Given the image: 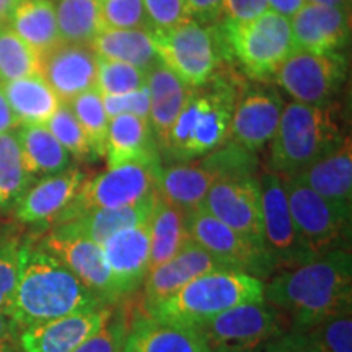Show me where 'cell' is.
I'll return each mask as SVG.
<instances>
[{
  "label": "cell",
  "mask_w": 352,
  "mask_h": 352,
  "mask_svg": "<svg viewBox=\"0 0 352 352\" xmlns=\"http://www.w3.org/2000/svg\"><path fill=\"white\" fill-rule=\"evenodd\" d=\"M264 300L297 331L351 310V250H334L294 270L276 272L264 283Z\"/></svg>",
  "instance_id": "obj_1"
},
{
  "label": "cell",
  "mask_w": 352,
  "mask_h": 352,
  "mask_svg": "<svg viewBox=\"0 0 352 352\" xmlns=\"http://www.w3.org/2000/svg\"><path fill=\"white\" fill-rule=\"evenodd\" d=\"M107 305L63 263L26 239L21 248V266L10 318L16 331L60 318L98 310Z\"/></svg>",
  "instance_id": "obj_2"
},
{
  "label": "cell",
  "mask_w": 352,
  "mask_h": 352,
  "mask_svg": "<svg viewBox=\"0 0 352 352\" xmlns=\"http://www.w3.org/2000/svg\"><path fill=\"white\" fill-rule=\"evenodd\" d=\"M239 88L233 77L219 74L206 85L192 88L158 148L160 158L165 157L170 164L191 162L226 144Z\"/></svg>",
  "instance_id": "obj_3"
},
{
  "label": "cell",
  "mask_w": 352,
  "mask_h": 352,
  "mask_svg": "<svg viewBox=\"0 0 352 352\" xmlns=\"http://www.w3.org/2000/svg\"><path fill=\"white\" fill-rule=\"evenodd\" d=\"M338 111L329 104H284L279 126L270 142V171L296 176L341 144Z\"/></svg>",
  "instance_id": "obj_4"
},
{
  "label": "cell",
  "mask_w": 352,
  "mask_h": 352,
  "mask_svg": "<svg viewBox=\"0 0 352 352\" xmlns=\"http://www.w3.org/2000/svg\"><path fill=\"white\" fill-rule=\"evenodd\" d=\"M264 300V280L230 270L212 271L188 283L144 314L152 318L197 328L228 308Z\"/></svg>",
  "instance_id": "obj_5"
},
{
  "label": "cell",
  "mask_w": 352,
  "mask_h": 352,
  "mask_svg": "<svg viewBox=\"0 0 352 352\" xmlns=\"http://www.w3.org/2000/svg\"><path fill=\"white\" fill-rule=\"evenodd\" d=\"M217 26L227 56L254 82L272 80L279 65L296 50L290 21L271 10L240 23L222 20Z\"/></svg>",
  "instance_id": "obj_6"
},
{
  "label": "cell",
  "mask_w": 352,
  "mask_h": 352,
  "mask_svg": "<svg viewBox=\"0 0 352 352\" xmlns=\"http://www.w3.org/2000/svg\"><path fill=\"white\" fill-rule=\"evenodd\" d=\"M152 38L160 63L191 88L212 80L228 59L217 25L189 20L168 30H152Z\"/></svg>",
  "instance_id": "obj_7"
},
{
  "label": "cell",
  "mask_w": 352,
  "mask_h": 352,
  "mask_svg": "<svg viewBox=\"0 0 352 352\" xmlns=\"http://www.w3.org/2000/svg\"><path fill=\"white\" fill-rule=\"evenodd\" d=\"M162 158L151 157L108 168L96 176H88L78 192L52 226L67 222L78 215L100 209H116L138 204L157 192Z\"/></svg>",
  "instance_id": "obj_8"
},
{
  "label": "cell",
  "mask_w": 352,
  "mask_h": 352,
  "mask_svg": "<svg viewBox=\"0 0 352 352\" xmlns=\"http://www.w3.org/2000/svg\"><path fill=\"white\" fill-rule=\"evenodd\" d=\"M290 215L303 248L315 259L349 248L351 212L324 199L296 176H280Z\"/></svg>",
  "instance_id": "obj_9"
},
{
  "label": "cell",
  "mask_w": 352,
  "mask_h": 352,
  "mask_svg": "<svg viewBox=\"0 0 352 352\" xmlns=\"http://www.w3.org/2000/svg\"><path fill=\"white\" fill-rule=\"evenodd\" d=\"M289 321L266 300L232 307L197 327L210 351L261 349L289 331Z\"/></svg>",
  "instance_id": "obj_10"
},
{
  "label": "cell",
  "mask_w": 352,
  "mask_h": 352,
  "mask_svg": "<svg viewBox=\"0 0 352 352\" xmlns=\"http://www.w3.org/2000/svg\"><path fill=\"white\" fill-rule=\"evenodd\" d=\"M189 239L230 271L267 280L276 274V266L263 246L245 239L204 208L186 212Z\"/></svg>",
  "instance_id": "obj_11"
},
{
  "label": "cell",
  "mask_w": 352,
  "mask_h": 352,
  "mask_svg": "<svg viewBox=\"0 0 352 352\" xmlns=\"http://www.w3.org/2000/svg\"><path fill=\"white\" fill-rule=\"evenodd\" d=\"M346 76L347 60L342 52L314 54L294 50L272 80L297 103L329 104L341 91Z\"/></svg>",
  "instance_id": "obj_12"
},
{
  "label": "cell",
  "mask_w": 352,
  "mask_h": 352,
  "mask_svg": "<svg viewBox=\"0 0 352 352\" xmlns=\"http://www.w3.org/2000/svg\"><path fill=\"white\" fill-rule=\"evenodd\" d=\"M259 192H261V220L263 243L276 266V272L294 270L314 256L303 248L298 239L297 228L290 215L287 196L283 178L274 171H263L259 175Z\"/></svg>",
  "instance_id": "obj_13"
},
{
  "label": "cell",
  "mask_w": 352,
  "mask_h": 352,
  "mask_svg": "<svg viewBox=\"0 0 352 352\" xmlns=\"http://www.w3.org/2000/svg\"><path fill=\"white\" fill-rule=\"evenodd\" d=\"M283 109V96L266 82L240 85L228 140L250 152L263 151L274 138Z\"/></svg>",
  "instance_id": "obj_14"
},
{
  "label": "cell",
  "mask_w": 352,
  "mask_h": 352,
  "mask_svg": "<svg viewBox=\"0 0 352 352\" xmlns=\"http://www.w3.org/2000/svg\"><path fill=\"white\" fill-rule=\"evenodd\" d=\"M201 208L232 230L264 248L259 175L217 179L209 189Z\"/></svg>",
  "instance_id": "obj_15"
},
{
  "label": "cell",
  "mask_w": 352,
  "mask_h": 352,
  "mask_svg": "<svg viewBox=\"0 0 352 352\" xmlns=\"http://www.w3.org/2000/svg\"><path fill=\"white\" fill-rule=\"evenodd\" d=\"M38 245L64 264L74 276L78 277L91 292H95L107 305L122 302L118 298L111 276H109L103 248L96 241L80 236L59 235L47 232Z\"/></svg>",
  "instance_id": "obj_16"
},
{
  "label": "cell",
  "mask_w": 352,
  "mask_h": 352,
  "mask_svg": "<svg viewBox=\"0 0 352 352\" xmlns=\"http://www.w3.org/2000/svg\"><path fill=\"white\" fill-rule=\"evenodd\" d=\"M151 220V219H148ZM147 222L116 232L101 243L104 261L120 300L142 287L151 261V227Z\"/></svg>",
  "instance_id": "obj_17"
},
{
  "label": "cell",
  "mask_w": 352,
  "mask_h": 352,
  "mask_svg": "<svg viewBox=\"0 0 352 352\" xmlns=\"http://www.w3.org/2000/svg\"><path fill=\"white\" fill-rule=\"evenodd\" d=\"M290 21L294 47L314 54L342 52L351 38V10L305 3Z\"/></svg>",
  "instance_id": "obj_18"
},
{
  "label": "cell",
  "mask_w": 352,
  "mask_h": 352,
  "mask_svg": "<svg viewBox=\"0 0 352 352\" xmlns=\"http://www.w3.org/2000/svg\"><path fill=\"white\" fill-rule=\"evenodd\" d=\"M41 77L63 103L96 88L98 56L90 46L60 43L41 56Z\"/></svg>",
  "instance_id": "obj_19"
},
{
  "label": "cell",
  "mask_w": 352,
  "mask_h": 352,
  "mask_svg": "<svg viewBox=\"0 0 352 352\" xmlns=\"http://www.w3.org/2000/svg\"><path fill=\"white\" fill-rule=\"evenodd\" d=\"M87 178V171L78 166H70L60 173L44 176L26 189L19 202L13 206L16 220L26 226L51 227L76 197Z\"/></svg>",
  "instance_id": "obj_20"
},
{
  "label": "cell",
  "mask_w": 352,
  "mask_h": 352,
  "mask_svg": "<svg viewBox=\"0 0 352 352\" xmlns=\"http://www.w3.org/2000/svg\"><path fill=\"white\" fill-rule=\"evenodd\" d=\"M114 305L65 315L26 328L19 333V347L23 352H74L107 323Z\"/></svg>",
  "instance_id": "obj_21"
},
{
  "label": "cell",
  "mask_w": 352,
  "mask_h": 352,
  "mask_svg": "<svg viewBox=\"0 0 352 352\" xmlns=\"http://www.w3.org/2000/svg\"><path fill=\"white\" fill-rule=\"evenodd\" d=\"M227 270L191 239L168 261L153 267L144 279L142 311L173 296L192 279L212 271Z\"/></svg>",
  "instance_id": "obj_22"
},
{
  "label": "cell",
  "mask_w": 352,
  "mask_h": 352,
  "mask_svg": "<svg viewBox=\"0 0 352 352\" xmlns=\"http://www.w3.org/2000/svg\"><path fill=\"white\" fill-rule=\"evenodd\" d=\"M122 352H210L197 328L168 323L152 316H132Z\"/></svg>",
  "instance_id": "obj_23"
},
{
  "label": "cell",
  "mask_w": 352,
  "mask_h": 352,
  "mask_svg": "<svg viewBox=\"0 0 352 352\" xmlns=\"http://www.w3.org/2000/svg\"><path fill=\"white\" fill-rule=\"evenodd\" d=\"M296 178L340 209L352 212L351 135H346L338 147L296 175Z\"/></svg>",
  "instance_id": "obj_24"
},
{
  "label": "cell",
  "mask_w": 352,
  "mask_h": 352,
  "mask_svg": "<svg viewBox=\"0 0 352 352\" xmlns=\"http://www.w3.org/2000/svg\"><path fill=\"white\" fill-rule=\"evenodd\" d=\"M157 192L138 204L126 206L116 209H100L78 215V217L67 220V222L56 223L50 227V232L59 235L80 236L96 243H103L109 236L122 228L140 226L151 219L153 206H155Z\"/></svg>",
  "instance_id": "obj_25"
},
{
  "label": "cell",
  "mask_w": 352,
  "mask_h": 352,
  "mask_svg": "<svg viewBox=\"0 0 352 352\" xmlns=\"http://www.w3.org/2000/svg\"><path fill=\"white\" fill-rule=\"evenodd\" d=\"M145 87L151 96L148 122H151L157 147L160 148L192 88L188 87L162 63H157L151 70H147Z\"/></svg>",
  "instance_id": "obj_26"
},
{
  "label": "cell",
  "mask_w": 352,
  "mask_h": 352,
  "mask_svg": "<svg viewBox=\"0 0 352 352\" xmlns=\"http://www.w3.org/2000/svg\"><path fill=\"white\" fill-rule=\"evenodd\" d=\"M217 175L199 160L162 164L157 182V195L175 208L191 212L204 204L209 189L217 182Z\"/></svg>",
  "instance_id": "obj_27"
},
{
  "label": "cell",
  "mask_w": 352,
  "mask_h": 352,
  "mask_svg": "<svg viewBox=\"0 0 352 352\" xmlns=\"http://www.w3.org/2000/svg\"><path fill=\"white\" fill-rule=\"evenodd\" d=\"M151 157H160L151 122L134 114L109 118L104 142L108 168Z\"/></svg>",
  "instance_id": "obj_28"
},
{
  "label": "cell",
  "mask_w": 352,
  "mask_h": 352,
  "mask_svg": "<svg viewBox=\"0 0 352 352\" xmlns=\"http://www.w3.org/2000/svg\"><path fill=\"white\" fill-rule=\"evenodd\" d=\"M90 47L101 59L131 64L144 72L160 63L152 30L103 28L90 43Z\"/></svg>",
  "instance_id": "obj_29"
},
{
  "label": "cell",
  "mask_w": 352,
  "mask_h": 352,
  "mask_svg": "<svg viewBox=\"0 0 352 352\" xmlns=\"http://www.w3.org/2000/svg\"><path fill=\"white\" fill-rule=\"evenodd\" d=\"M7 25L39 56L63 43L57 30L54 0H19Z\"/></svg>",
  "instance_id": "obj_30"
},
{
  "label": "cell",
  "mask_w": 352,
  "mask_h": 352,
  "mask_svg": "<svg viewBox=\"0 0 352 352\" xmlns=\"http://www.w3.org/2000/svg\"><path fill=\"white\" fill-rule=\"evenodd\" d=\"M0 85L20 126H44L63 103L41 76L0 82Z\"/></svg>",
  "instance_id": "obj_31"
},
{
  "label": "cell",
  "mask_w": 352,
  "mask_h": 352,
  "mask_svg": "<svg viewBox=\"0 0 352 352\" xmlns=\"http://www.w3.org/2000/svg\"><path fill=\"white\" fill-rule=\"evenodd\" d=\"M16 135L25 170L33 178L51 176L72 166V157L43 124H21Z\"/></svg>",
  "instance_id": "obj_32"
},
{
  "label": "cell",
  "mask_w": 352,
  "mask_h": 352,
  "mask_svg": "<svg viewBox=\"0 0 352 352\" xmlns=\"http://www.w3.org/2000/svg\"><path fill=\"white\" fill-rule=\"evenodd\" d=\"M151 261L148 271L175 256L189 241L186 212L157 195L151 220Z\"/></svg>",
  "instance_id": "obj_33"
},
{
  "label": "cell",
  "mask_w": 352,
  "mask_h": 352,
  "mask_svg": "<svg viewBox=\"0 0 352 352\" xmlns=\"http://www.w3.org/2000/svg\"><path fill=\"white\" fill-rule=\"evenodd\" d=\"M54 7L63 43L90 46L104 28L100 0H56Z\"/></svg>",
  "instance_id": "obj_34"
},
{
  "label": "cell",
  "mask_w": 352,
  "mask_h": 352,
  "mask_svg": "<svg viewBox=\"0 0 352 352\" xmlns=\"http://www.w3.org/2000/svg\"><path fill=\"white\" fill-rule=\"evenodd\" d=\"M33 179L25 170L16 131L0 134V208H13Z\"/></svg>",
  "instance_id": "obj_35"
},
{
  "label": "cell",
  "mask_w": 352,
  "mask_h": 352,
  "mask_svg": "<svg viewBox=\"0 0 352 352\" xmlns=\"http://www.w3.org/2000/svg\"><path fill=\"white\" fill-rule=\"evenodd\" d=\"M41 76V56L7 23H0V82Z\"/></svg>",
  "instance_id": "obj_36"
},
{
  "label": "cell",
  "mask_w": 352,
  "mask_h": 352,
  "mask_svg": "<svg viewBox=\"0 0 352 352\" xmlns=\"http://www.w3.org/2000/svg\"><path fill=\"white\" fill-rule=\"evenodd\" d=\"M67 104L72 109L74 116L77 118L78 124L82 126L83 132H85L95 157H104V142H107L109 118L104 111L103 98H101L98 88L76 96Z\"/></svg>",
  "instance_id": "obj_37"
},
{
  "label": "cell",
  "mask_w": 352,
  "mask_h": 352,
  "mask_svg": "<svg viewBox=\"0 0 352 352\" xmlns=\"http://www.w3.org/2000/svg\"><path fill=\"white\" fill-rule=\"evenodd\" d=\"M23 241L16 227H0V314L10 316L21 266Z\"/></svg>",
  "instance_id": "obj_38"
},
{
  "label": "cell",
  "mask_w": 352,
  "mask_h": 352,
  "mask_svg": "<svg viewBox=\"0 0 352 352\" xmlns=\"http://www.w3.org/2000/svg\"><path fill=\"white\" fill-rule=\"evenodd\" d=\"M300 333L308 352H352V310L329 316Z\"/></svg>",
  "instance_id": "obj_39"
},
{
  "label": "cell",
  "mask_w": 352,
  "mask_h": 352,
  "mask_svg": "<svg viewBox=\"0 0 352 352\" xmlns=\"http://www.w3.org/2000/svg\"><path fill=\"white\" fill-rule=\"evenodd\" d=\"M201 164L208 166L217 175L219 179H233V178H248V176H258V160L254 152L246 151L240 145L227 140L214 152H210Z\"/></svg>",
  "instance_id": "obj_40"
},
{
  "label": "cell",
  "mask_w": 352,
  "mask_h": 352,
  "mask_svg": "<svg viewBox=\"0 0 352 352\" xmlns=\"http://www.w3.org/2000/svg\"><path fill=\"white\" fill-rule=\"evenodd\" d=\"M132 316L134 314L127 307V303L124 300L118 302L113 307V314L107 323L83 341L74 352H122Z\"/></svg>",
  "instance_id": "obj_41"
},
{
  "label": "cell",
  "mask_w": 352,
  "mask_h": 352,
  "mask_svg": "<svg viewBox=\"0 0 352 352\" xmlns=\"http://www.w3.org/2000/svg\"><path fill=\"white\" fill-rule=\"evenodd\" d=\"M50 132L57 139L63 147L70 153V157L77 158L80 162L95 160V153L91 151L85 132L78 124L77 118L74 116L72 109L67 103H60L57 111L50 118V121L44 124Z\"/></svg>",
  "instance_id": "obj_42"
},
{
  "label": "cell",
  "mask_w": 352,
  "mask_h": 352,
  "mask_svg": "<svg viewBox=\"0 0 352 352\" xmlns=\"http://www.w3.org/2000/svg\"><path fill=\"white\" fill-rule=\"evenodd\" d=\"M147 72L134 65L98 57L96 88L101 95H124L145 87Z\"/></svg>",
  "instance_id": "obj_43"
},
{
  "label": "cell",
  "mask_w": 352,
  "mask_h": 352,
  "mask_svg": "<svg viewBox=\"0 0 352 352\" xmlns=\"http://www.w3.org/2000/svg\"><path fill=\"white\" fill-rule=\"evenodd\" d=\"M104 28L152 30L144 0H100Z\"/></svg>",
  "instance_id": "obj_44"
},
{
  "label": "cell",
  "mask_w": 352,
  "mask_h": 352,
  "mask_svg": "<svg viewBox=\"0 0 352 352\" xmlns=\"http://www.w3.org/2000/svg\"><path fill=\"white\" fill-rule=\"evenodd\" d=\"M152 30H168L192 20L184 0H144Z\"/></svg>",
  "instance_id": "obj_45"
},
{
  "label": "cell",
  "mask_w": 352,
  "mask_h": 352,
  "mask_svg": "<svg viewBox=\"0 0 352 352\" xmlns=\"http://www.w3.org/2000/svg\"><path fill=\"white\" fill-rule=\"evenodd\" d=\"M101 98H103V107L108 118H114L118 114H134L148 121L151 96H148L147 87L124 95H101Z\"/></svg>",
  "instance_id": "obj_46"
},
{
  "label": "cell",
  "mask_w": 352,
  "mask_h": 352,
  "mask_svg": "<svg viewBox=\"0 0 352 352\" xmlns=\"http://www.w3.org/2000/svg\"><path fill=\"white\" fill-rule=\"evenodd\" d=\"M267 10H270L267 0H223L222 20L240 23V21L256 19Z\"/></svg>",
  "instance_id": "obj_47"
},
{
  "label": "cell",
  "mask_w": 352,
  "mask_h": 352,
  "mask_svg": "<svg viewBox=\"0 0 352 352\" xmlns=\"http://www.w3.org/2000/svg\"><path fill=\"white\" fill-rule=\"evenodd\" d=\"M191 19L202 25H217L223 16V0H184Z\"/></svg>",
  "instance_id": "obj_48"
},
{
  "label": "cell",
  "mask_w": 352,
  "mask_h": 352,
  "mask_svg": "<svg viewBox=\"0 0 352 352\" xmlns=\"http://www.w3.org/2000/svg\"><path fill=\"white\" fill-rule=\"evenodd\" d=\"M263 352H308L300 331L289 329L263 346Z\"/></svg>",
  "instance_id": "obj_49"
},
{
  "label": "cell",
  "mask_w": 352,
  "mask_h": 352,
  "mask_svg": "<svg viewBox=\"0 0 352 352\" xmlns=\"http://www.w3.org/2000/svg\"><path fill=\"white\" fill-rule=\"evenodd\" d=\"M19 331L10 316L0 314V352H16Z\"/></svg>",
  "instance_id": "obj_50"
},
{
  "label": "cell",
  "mask_w": 352,
  "mask_h": 352,
  "mask_svg": "<svg viewBox=\"0 0 352 352\" xmlns=\"http://www.w3.org/2000/svg\"><path fill=\"white\" fill-rule=\"evenodd\" d=\"M305 3L307 0H267L270 10L280 16H285L287 20L292 19Z\"/></svg>",
  "instance_id": "obj_51"
},
{
  "label": "cell",
  "mask_w": 352,
  "mask_h": 352,
  "mask_svg": "<svg viewBox=\"0 0 352 352\" xmlns=\"http://www.w3.org/2000/svg\"><path fill=\"white\" fill-rule=\"evenodd\" d=\"M19 126H20V122H19V120H16L15 114H13L10 104H8V101L6 98V95H3L2 85H0V134L16 129Z\"/></svg>",
  "instance_id": "obj_52"
},
{
  "label": "cell",
  "mask_w": 352,
  "mask_h": 352,
  "mask_svg": "<svg viewBox=\"0 0 352 352\" xmlns=\"http://www.w3.org/2000/svg\"><path fill=\"white\" fill-rule=\"evenodd\" d=\"M19 0H0V23H7Z\"/></svg>",
  "instance_id": "obj_53"
},
{
  "label": "cell",
  "mask_w": 352,
  "mask_h": 352,
  "mask_svg": "<svg viewBox=\"0 0 352 352\" xmlns=\"http://www.w3.org/2000/svg\"><path fill=\"white\" fill-rule=\"evenodd\" d=\"M308 3H316V6H328V7H340L351 10L352 0H307Z\"/></svg>",
  "instance_id": "obj_54"
},
{
  "label": "cell",
  "mask_w": 352,
  "mask_h": 352,
  "mask_svg": "<svg viewBox=\"0 0 352 352\" xmlns=\"http://www.w3.org/2000/svg\"><path fill=\"white\" fill-rule=\"evenodd\" d=\"M210 352H261V349H246V351H239V349H223V351H210Z\"/></svg>",
  "instance_id": "obj_55"
},
{
  "label": "cell",
  "mask_w": 352,
  "mask_h": 352,
  "mask_svg": "<svg viewBox=\"0 0 352 352\" xmlns=\"http://www.w3.org/2000/svg\"><path fill=\"white\" fill-rule=\"evenodd\" d=\"M16 352H19V351H16Z\"/></svg>",
  "instance_id": "obj_56"
}]
</instances>
